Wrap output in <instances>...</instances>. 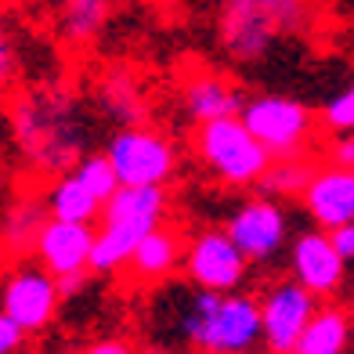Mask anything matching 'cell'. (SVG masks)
<instances>
[{"label":"cell","instance_id":"6da1fadb","mask_svg":"<svg viewBox=\"0 0 354 354\" xmlns=\"http://www.w3.org/2000/svg\"><path fill=\"white\" fill-rule=\"evenodd\" d=\"M152 329H170L174 344L196 354H257L264 347L261 300L217 289H174L152 293Z\"/></svg>","mask_w":354,"mask_h":354},{"label":"cell","instance_id":"7a4b0ae2","mask_svg":"<svg viewBox=\"0 0 354 354\" xmlns=\"http://www.w3.org/2000/svg\"><path fill=\"white\" fill-rule=\"evenodd\" d=\"M11 134L33 170L47 177L76 170L87 152V123L80 116L76 98L66 91L22 94L11 109Z\"/></svg>","mask_w":354,"mask_h":354},{"label":"cell","instance_id":"3957f363","mask_svg":"<svg viewBox=\"0 0 354 354\" xmlns=\"http://www.w3.org/2000/svg\"><path fill=\"white\" fill-rule=\"evenodd\" d=\"M311 11V0H221L217 44L235 66H257L282 37H300Z\"/></svg>","mask_w":354,"mask_h":354},{"label":"cell","instance_id":"277c9868","mask_svg":"<svg viewBox=\"0 0 354 354\" xmlns=\"http://www.w3.org/2000/svg\"><path fill=\"white\" fill-rule=\"evenodd\" d=\"M167 210H170L167 185H120V192L102 210V228H98V239H94L91 271L112 275V271L127 268L141 239L167 221Z\"/></svg>","mask_w":354,"mask_h":354},{"label":"cell","instance_id":"5b68a950","mask_svg":"<svg viewBox=\"0 0 354 354\" xmlns=\"http://www.w3.org/2000/svg\"><path fill=\"white\" fill-rule=\"evenodd\" d=\"M192 149L217 181L232 188H257V181L275 159L257 141L243 116H217L199 123L196 134H192Z\"/></svg>","mask_w":354,"mask_h":354},{"label":"cell","instance_id":"8992f818","mask_svg":"<svg viewBox=\"0 0 354 354\" xmlns=\"http://www.w3.org/2000/svg\"><path fill=\"white\" fill-rule=\"evenodd\" d=\"M239 116L246 120V127L257 134V141H261L275 159H282V156H308L311 141H315V131L322 127V120L304 102L279 98V94L250 98Z\"/></svg>","mask_w":354,"mask_h":354},{"label":"cell","instance_id":"52a82bcc","mask_svg":"<svg viewBox=\"0 0 354 354\" xmlns=\"http://www.w3.org/2000/svg\"><path fill=\"white\" fill-rule=\"evenodd\" d=\"M120 185H167L177 167L174 145L149 127H120L105 145Z\"/></svg>","mask_w":354,"mask_h":354},{"label":"cell","instance_id":"ba28073f","mask_svg":"<svg viewBox=\"0 0 354 354\" xmlns=\"http://www.w3.org/2000/svg\"><path fill=\"white\" fill-rule=\"evenodd\" d=\"M250 271V257L239 250L228 228H203L185 246V279L199 289L235 293L243 289Z\"/></svg>","mask_w":354,"mask_h":354},{"label":"cell","instance_id":"9c48e42d","mask_svg":"<svg viewBox=\"0 0 354 354\" xmlns=\"http://www.w3.org/2000/svg\"><path fill=\"white\" fill-rule=\"evenodd\" d=\"M322 297H315L308 286H300L293 275L268 286L261 293L264 315V351L268 354H293L304 329L311 326L315 311L322 308Z\"/></svg>","mask_w":354,"mask_h":354},{"label":"cell","instance_id":"30bf717a","mask_svg":"<svg viewBox=\"0 0 354 354\" xmlns=\"http://www.w3.org/2000/svg\"><path fill=\"white\" fill-rule=\"evenodd\" d=\"M58 300H62L58 279L37 261V257L15 261V268L4 279L0 308H4L15 322H22L26 333H40V329L51 326V318L58 311Z\"/></svg>","mask_w":354,"mask_h":354},{"label":"cell","instance_id":"8fae6325","mask_svg":"<svg viewBox=\"0 0 354 354\" xmlns=\"http://www.w3.org/2000/svg\"><path fill=\"white\" fill-rule=\"evenodd\" d=\"M228 235L239 243L250 257V264H268L282 253L286 239H289V217L279 206L275 196H257V199H246L239 210L228 217Z\"/></svg>","mask_w":354,"mask_h":354},{"label":"cell","instance_id":"7c38bea8","mask_svg":"<svg viewBox=\"0 0 354 354\" xmlns=\"http://www.w3.org/2000/svg\"><path fill=\"white\" fill-rule=\"evenodd\" d=\"M289 275L308 286L315 297H336L347 279V257L336 246L333 232L315 228L300 232L289 246Z\"/></svg>","mask_w":354,"mask_h":354},{"label":"cell","instance_id":"4fadbf2b","mask_svg":"<svg viewBox=\"0 0 354 354\" xmlns=\"http://www.w3.org/2000/svg\"><path fill=\"white\" fill-rule=\"evenodd\" d=\"M304 210L308 217L326 232H336L344 224H354V167H344V163H326L315 167V177L304 188Z\"/></svg>","mask_w":354,"mask_h":354},{"label":"cell","instance_id":"5bb4252c","mask_svg":"<svg viewBox=\"0 0 354 354\" xmlns=\"http://www.w3.org/2000/svg\"><path fill=\"white\" fill-rule=\"evenodd\" d=\"M94 239L98 232L87 221H62L51 217L47 228L37 243V261L51 271L55 279L73 275V271H91V257H94Z\"/></svg>","mask_w":354,"mask_h":354},{"label":"cell","instance_id":"9a60e30c","mask_svg":"<svg viewBox=\"0 0 354 354\" xmlns=\"http://www.w3.org/2000/svg\"><path fill=\"white\" fill-rule=\"evenodd\" d=\"M177 268H185V239L174 224H159L138 243V250L127 261V279L138 289L163 286Z\"/></svg>","mask_w":354,"mask_h":354},{"label":"cell","instance_id":"2e32d148","mask_svg":"<svg viewBox=\"0 0 354 354\" xmlns=\"http://www.w3.org/2000/svg\"><path fill=\"white\" fill-rule=\"evenodd\" d=\"M181 98H185L188 116L196 123L217 120V116H239L243 105H246L243 94L214 69H192L181 80Z\"/></svg>","mask_w":354,"mask_h":354},{"label":"cell","instance_id":"e0dca14e","mask_svg":"<svg viewBox=\"0 0 354 354\" xmlns=\"http://www.w3.org/2000/svg\"><path fill=\"white\" fill-rule=\"evenodd\" d=\"M51 221V206L40 196H26L15 199L4 214V253L15 261H26V257L37 253V243Z\"/></svg>","mask_w":354,"mask_h":354},{"label":"cell","instance_id":"ac0fdd59","mask_svg":"<svg viewBox=\"0 0 354 354\" xmlns=\"http://www.w3.org/2000/svg\"><path fill=\"white\" fill-rule=\"evenodd\" d=\"M351 340H354V311L340 308V304H322L293 354H347Z\"/></svg>","mask_w":354,"mask_h":354},{"label":"cell","instance_id":"d6986e66","mask_svg":"<svg viewBox=\"0 0 354 354\" xmlns=\"http://www.w3.org/2000/svg\"><path fill=\"white\" fill-rule=\"evenodd\" d=\"M98 109L116 127H141L145 120V94L131 69H109L98 80Z\"/></svg>","mask_w":354,"mask_h":354},{"label":"cell","instance_id":"ffe728a7","mask_svg":"<svg viewBox=\"0 0 354 354\" xmlns=\"http://www.w3.org/2000/svg\"><path fill=\"white\" fill-rule=\"evenodd\" d=\"M112 19V0H58L55 26L69 47H87L102 37Z\"/></svg>","mask_w":354,"mask_h":354},{"label":"cell","instance_id":"44dd1931","mask_svg":"<svg viewBox=\"0 0 354 354\" xmlns=\"http://www.w3.org/2000/svg\"><path fill=\"white\" fill-rule=\"evenodd\" d=\"M47 206H51V217H62V221H87V224H91L94 217H102V210H105V203L87 188V181H84L76 170L62 174L58 181L51 185V192H47Z\"/></svg>","mask_w":354,"mask_h":354},{"label":"cell","instance_id":"7402d4cb","mask_svg":"<svg viewBox=\"0 0 354 354\" xmlns=\"http://www.w3.org/2000/svg\"><path fill=\"white\" fill-rule=\"evenodd\" d=\"M315 159L308 156H282V159H271V167L264 170V177L257 181L261 196H275V199H297L304 196V188L315 177Z\"/></svg>","mask_w":354,"mask_h":354},{"label":"cell","instance_id":"603a6c76","mask_svg":"<svg viewBox=\"0 0 354 354\" xmlns=\"http://www.w3.org/2000/svg\"><path fill=\"white\" fill-rule=\"evenodd\" d=\"M76 174L87 181V188L98 196L102 203H109L112 196L120 192V177H116V167L109 163V156L105 152H98V156H84L76 163Z\"/></svg>","mask_w":354,"mask_h":354},{"label":"cell","instance_id":"cb8c5ba5","mask_svg":"<svg viewBox=\"0 0 354 354\" xmlns=\"http://www.w3.org/2000/svg\"><path fill=\"white\" fill-rule=\"evenodd\" d=\"M318 120H322V131H329V134L354 131V80H351L344 91H336L326 105H322Z\"/></svg>","mask_w":354,"mask_h":354},{"label":"cell","instance_id":"d4e9b609","mask_svg":"<svg viewBox=\"0 0 354 354\" xmlns=\"http://www.w3.org/2000/svg\"><path fill=\"white\" fill-rule=\"evenodd\" d=\"M26 336H29V333H26L22 322H15L8 311L0 315V354H15V351L26 344Z\"/></svg>","mask_w":354,"mask_h":354},{"label":"cell","instance_id":"484cf974","mask_svg":"<svg viewBox=\"0 0 354 354\" xmlns=\"http://www.w3.org/2000/svg\"><path fill=\"white\" fill-rule=\"evenodd\" d=\"M329 159L333 163H344V167H354V131L336 134L333 149H329Z\"/></svg>","mask_w":354,"mask_h":354},{"label":"cell","instance_id":"4316f807","mask_svg":"<svg viewBox=\"0 0 354 354\" xmlns=\"http://www.w3.org/2000/svg\"><path fill=\"white\" fill-rule=\"evenodd\" d=\"M80 354H138V347L131 344V340H94V344H87Z\"/></svg>","mask_w":354,"mask_h":354},{"label":"cell","instance_id":"83f0119b","mask_svg":"<svg viewBox=\"0 0 354 354\" xmlns=\"http://www.w3.org/2000/svg\"><path fill=\"white\" fill-rule=\"evenodd\" d=\"M87 275H91V271H73V275H62V279H58V289H62V297H76L80 289L87 286Z\"/></svg>","mask_w":354,"mask_h":354},{"label":"cell","instance_id":"f1b7e54d","mask_svg":"<svg viewBox=\"0 0 354 354\" xmlns=\"http://www.w3.org/2000/svg\"><path fill=\"white\" fill-rule=\"evenodd\" d=\"M336 246H340V253L347 257V264H354V224H344V228L333 232Z\"/></svg>","mask_w":354,"mask_h":354},{"label":"cell","instance_id":"f546056e","mask_svg":"<svg viewBox=\"0 0 354 354\" xmlns=\"http://www.w3.org/2000/svg\"><path fill=\"white\" fill-rule=\"evenodd\" d=\"M0 76H4V84H11V76H15V51H11L8 37L0 40Z\"/></svg>","mask_w":354,"mask_h":354},{"label":"cell","instance_id":"4dcf8cb0","mask_svg":"<svg viewBox=\"0 0 354 354\" xmlns=\"http://www.w3.org/2000/svg\"><path fill=\"white\" fill-rule=\"evenodd\" d=\"M138 354H174V347H163V344H152V347H141Z\"/></svg>","mask_w":354,"mask_h":354},{"label":"cell","instance_id":"1f68e13d","mask_svg":"<svg viewBox=\"0 0 354 354\" xmlns=\"http://www.w3.org/2000/svg\"><path fill=\"white\" fill-rule=\"evenodd\" d=\"M351 311H354V297H351Z\"/></svg>","mask_w":354,"mask_h":354}]
</instances>
